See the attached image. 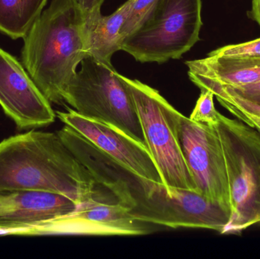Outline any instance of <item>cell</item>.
I'll return each instance as SVG.
<instances>
[{"mask_svg": "<svg viewBox=\"0 0 260 259\" xmlns=\"http://www.w3.org/2000/svg\"><path fill=\"white\" fill-rule=\"evenodd\" d=\"M58 135L88 169L98 187L126 207L135 219L168 228H202L224 234L232 214L197 192L169 188L142 177L66 125Z\"/></svg>", "mask_w": 260, "mask_h": 259, "instance_id": "6da1fadb", "label": "cell"}, {"mask_svg": "<svg viewBox=\"0 0 260 259\" xmlns=\"http://www.w3.org/2000/svg\"><path fill=\"white\" fill-rule=\"evenodd\" d=\"M98 187L57 132L32 130L0 142V193L53 192L80 205L101 199Z\"/></svg>", "mask_w": 260, "mask_h": 259, "instance_id": "7a4b0ae2", "label": "cell"}, {"mask_svg": "<svg viewBox=\"0 0 260 259\" xmlns=\"http://www.w3.org/2000/svg\"><path fill=\"white\" fill-rule=\"evenodd\" d=\"M23 39L24 68L50 103L62 104L87 56L82 12L74 0H52Z\"/></svg>", "mask_w": 260, "mask_h": 259, "instance_id": "3957f363", "label": "cell"}, {"mask_svg": "<svg viewBox=\"0 0 260 259\" xmlns=\"http://www.w3.org/2000/svg\"><path fill=\"white\" fill-rule=\"evenodd\" d=\"M222 147L232 217L224 234L260 225V131L220 114L214 126Z\"/></svg>", "mask_w": 260, "mask_h": 259, "instance_id": "277c9868", "label": "cell"}, {"mask_svg": "<svg viewBox=\"0 0 260 259\" xmlns=\"http://www.w3.org/2000/svg\"><path fill=\"white\" fill-rule=\"evenodd\" d=\"M81 63L66 90L65 102L80 115L111 125L145 144L134 99L120 74L92 56Z\"/></svg>", "mask_w": 260, "mask_h": 259, "instance_id": "5b68a950", "label": "cell"}, {"mask_svg": "<svg viewBox=\"0 0 260 259\" xmlns=\"http://www.w3.org/2000/svg\"><path fill=\"white\" fill-rule=\"evenodd\" d=\"M134 99L145 137V144L169 188L197 192L180 147L177 132L180 112L157 90L122 76Z\"/></svg>", "mask_w": 260, "mask_h": 259, "instance_id": "8992f818", "label": "cell"}, {"mask_svg": "<svg viewBox=\"0 0 260 259\" xmlns=\"http://www.w3.org/2000/svg\"><path fill=\"white\" fill-rule=\"evenodd\" d=\"M202 0H160L148 21L125 40L122 50L140 62L177 59L199 41Z\"/></svg>", "mask_w": 260, "mask_h": 259, "instance_id": "52a82bcc", "label": "cell"}, {"mask_svg": "<svg viewBox=\"0 0 260 259\" xmlns=\"http://www.w3.org/2000/svg\"><path fill=\"white\" fill-rule=\"evenodd\" d=\"M177 132L197 191L232 214L227 167L215 127L192 121L180 113Z\"/></svg>", "mask_w": 260, "mask_h": 259, "instance_id": "ba28073f", "label": "cell"}, {"mask_svg": "<svg viewBox=\"0 0 260 259\" xmlns=\"http://www.w3.org/2000/svg\"><path fill=\"white\" fill-rule=\"evenodd\" d=\"M145 224L120 204L96 199L81 203L65 215L30 225V235H145L150 233Z\"/></svg>", "mask_w": 260, "mask_h": 259, "instance_id": "9c48e42d", "label": "cell"}, {"mask_svg": "<svg viewBox=\"0 0 260 259\" xmlns=\"http://www.w3.org/2000/svg\"><path fill=\"white\" fill-rule=\"evenodd\" d=\"M0 106L20 129L48 126L56 117L50 101L24 65L1 47Z\"/></svg>", "mask_w": 260, "mask_h": 259, "instance_id": "30bf717a", "label": "cell"}, {"mask_svg": "<svg viewBox=\"0 0 260 259\" xmlns=\"http://www.w3.org/2000/svg\"><path fill=\"white\" fill-rule=\"evenodd\" d=\"M57 117L104 153L139 176L164 183L157 165L143 143L108 123L87 118L73 109Z\"/></svg>", "mask_w": 260, "mask_h": 259, "instance_id": "8fae6325", "label": "cell"}, {"mask_svg": "<svg viewBox=\"0 0 260 259\" xmlns=\"http://www.w3.org/2000/svg\"><path fill=\"white\" fill-rule=\"evenodd\" d=\"M189 79L197 87L214 84L224 87L243 86L260 80V58H237L208 55L186 61Z\"/></svg>", "mask_w": 260, "mask_h": 259, "instance_id": "7c38bea8", "label": "cell"}, {"mask_svg": "<svg viewBox=\"0 0 260 259\" xmlns=\"http://www.w3.org/2000/svg\"><path fill=\"white\" fill-rule=\"evenodd\" d=\"M13 211L0 217V226H30L65 215L79 204L71 198L53 192L29 190L10 193Z\"/></svg>", "mask_w": 260, "mask_h": 259, "instance_id": "4fadbf2b", "label": "cell"}, {"mask_svg": "<svg viewBox=\"0 0 260 259\" xmlns=\"http://www.w3.org/2000/svg\"><path fill=\"white\" fill-rule=\"evenodd\" d=\"M131 4L128 0L112 15L104 16L102 12L83 16V34L87 56L108 65L116 52L122 50L121 30Z\"/></svg>", "mask_w": 260, "mask_h": 259, "instance_id": "5bb4252c", "label": "cell"}, {"mask_svg": "<svg viewBox=\"0 0 260 259\" xmlns=\"http://www.w3.org/2000/svg\"><path fill=\"white\" fill-rule=\"evenodd\" d=\"M47 0H0V32L24 38L42 13Z\"/></svg>", "mask_w": 260, "mask_h": 259, "instance_id": "9a60e30c", "label": "cell"}, {"mask_svg": "<svg viewBox=\"0 0 260 259\" xmlns=\"http://www.w3.org/2000/svg\"><path fill=\"white\" fill-rule=\"evenodd\" d=\"M159 2L160 0H131L129 12L121 30L123 42L145 24Z\"/></svg>", "mask_w": 260, "mask_h": 259, "instance_id": "2e32d148", "label": "cell"}, {"mask_svg": "<svg viewBox=\"0 0 260 259\" xmlns=\"http://www.w3.org/2000/svg\"><path fill=\"white\" fill-rule=\"evenodd\" d=\"M213 93L209 90L202 89L195 107L189 117L192 121L214 126L218 121L220 113L215 109Z\"/></svg>", "mask_w": 260, "mask_h": 259, "instance_id": "e0dca14e", "label": "cell"}, {"mask_svg": "<svg viewBox=\"0 0 260 259\" xmlns=\"http://www.w3.org/2000/svg\"><path fill=\"white\" fill-rule=\"evenodd\" d=\"M209 54L225 57L260 58V38L242 44L225 46Z\"/></svg>", "mask_w": 260, "mask_h": 259, "instance_id": "ac0fdd59", "label": "cell"}, {"mask_svg": "<svg viewBox=\"0 0 260 259\" xmlns=\"http://www.w3.org/2000/svg\"><path fill=\"white\" fill-rule=\"evenodd\" d=\"M220 103L231 114L243 123L260 131V116L243 107L233 100L224 97H215Z\"/></svg>", "mask_w": 260, "mask_h": 259, "instance_id": "d6986e66", "label": "cell"}, {"mask_svg": "<svg viewBox=\"0 0 260 259\" xmlns=\"http://www.w3.org/2000/svg\"><path fill=\"white\" fill-rule=\"evenodd\" d=\"M206 85H214V84H206V85H201L199 88H201ZM218 86L224 88L229 92L238 96V97L246 100V101L260 106V80L254 82V83L250 84V85L235 87V88L221 86V85H218Z\"/></svg>", "mask_w": 260, "mask_h": 259, "instance_id": "ffe728a7", "label": "cell"}, {"mask_svg": "<svg viewBox=\"0 0 260 259\" xmlns=\"http://www.w3.org/2000/svg\"><path fill=\"white\" fill-rule=\"evenodd\" d=\"M204 89L209 90V91H212L214 95H215V97H227V98L235 101V103L241 105V106H242L243 107L245 108V109H248V110L251 111V112L260 116V106H256V105L253 104V103H250V102L246 101V100L240 98L238 96L232 94V93L228 91L227 90L218 86V85H207L204 87Z\"/></svg>", "mask_w": 260, "mask_h": 259, "instance_id": "44dd1931", "label": "cell"}, {"mask_svg": "<svg viewBox=\"0 0 260 259\" xmlns=\"http://www.w3.org/2000/svg\"><path fill=\"white\" fill-rule=\"evenodd\" d=\"M74 1L82 12V15L85 16V15L101 11L105 0H74Z\"/></svg>", "mask_w": 260, "mask_h": 259, "instance_id": "7402d4cb", "label": "cell"}, {"mask_svg": "<svg viewBox=\"0 0 260 259\" xmlns=\"http://www.w3.org/2000/svg\"><path fill=\"white\" fill-rule=\"evenodd\" d=\"M15 205L10 193H0V217L13 211Z\"/></svg>", "mask_w": 260, "mask_h": 259, "instance_id": "603a6c76", "label": "cell"}, {"mask_svg": "<svg viewBox=\"0 0 260 259\" xmlns=\"http://www.w3.org/2000/svg\"><path fill=\"white\" fill-rule=\"evenodd\" d=\"M248 16L260 27V0H252L251 9L248 12Z\"/></svg>", "mask_w": 260, "mask_h": 259, "instance_id": "cb8c5ba5", "label": "cell"}, {"mask_svg": "<svg viewBox=\"0 0 260 259\" xmlns=\"http://www.w3.org/2000/svg\"><path fill=\"white\" fill-rule=\"evenodd\" d=\"M256 106H257V105H256Z\"/></svg>", "mask_w": 260, "mask_h": 259, "instance_id": "d4e9b609", "label": "cell"}]
</instances>
